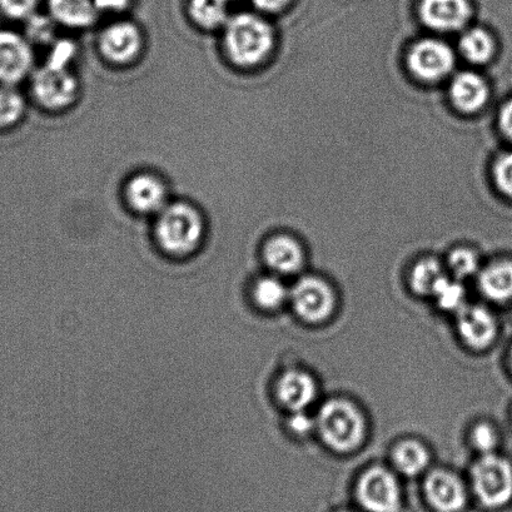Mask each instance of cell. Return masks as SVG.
<instances>
[{
	"mask_svg": "<svg viewBox=\"0 0 512 512\" xmlns=\"http://www.w3.org/2000/svg\"><path fill=\"white\" fill-rule=\"evenodd\" d=\"M156 240L163 252L187 257L200 247L205 225L200 212L187 203H171L158 213Z\"/></svg>",
	"mask_w": 512,
	"mask_h": 512,
	"instance_id": "obj_1",
	"label": "cell"
},
{
	"mask_svg": "<svg viewBox=\"0 0 512 512\" xmlns=\"http://www.w3.org/2000/svg\"><path fill=\"white\" fill-rule=\"evenodd\" d=\"M273 46V33L265 19L252 13H241L228 19L225 47L228 57L241 67L261 63Z\"/></svg>",
	"mask_w": 512,
	"mask_h": 512,
	"instance_id": "obj_2",
	"label": "cell"
},
{
	"mask_svg": "<svg viewBox=\"0 0 512 512\" xmlns=\"http://www.w3.org/2000/svg\"><path fill=\"white\" fill-rule=\"evenodd\" d=\"M316 429L330 449L346 454L362 444L366 425L364 416L352 402L335 399L321 407Z\"/></svg>",
	"mask_w": 512,
	"mask_h": 512,
	"instance_id": "obj_3",
	"label": "cell"
},
{
	"mask_svg": "<svg viewBox=\"0 0 512 512\" xmlns=\"http://www.w3.org/2000/svg\"><path fill=\"white\" fill-rule=\"evenodd\" d=\"M471 480L482 505L496 509L512 500V462L505 457L482 455L472 466Z\"/></svg>",
	"mask_w": 512,
	"mask_h": 512,
	"instance_id": "obj_4",
	"label": "cell"
},
{
	"mask_svg": "<svg viewBox=\"0 0 512 512\" xmlns=\"http://www.w3.org/2000/svg\"><path fill=\"white\" fill-rule=\"evenodd\" d=\"M360 504L369 512H399L402 491L399 480L384 467H372L357 485Z\"/></svg>",
	"mask_w": 512,
	"mask_h": 512,
	"instance_id": "obj_5",
	"label": "cell"
},
{
	"mask_svg": "<svg viewBox=\"0 0 512 512\" xmlns=\"http://www.w3.org/2000/svg\"><path fill=\"white\" fill-rule=\"evenodd\" d=\"M78 83L67 66L48 62L33 78V93L37 101L49 109H62L77 97Z\"/></svg>",
	"mask_w": 512,
	"mask_h": 512,
	"instance_id": "obj_6",
	"label": "cell"
},
{
	"mask_svg": "<svg viewBox=\"0 0 512 512\" xmlns=\"http://www.w3.org/2000/svg\"><path fill=\"white\" fill-rule=\"evenodd\" d=\"M293 308L303 321L320 323L332 315L335 295L328 283L317 277H303L290 291Z\"/></svg>",
	"mask_w": 512,
	"mask_h": 512,
	"instance_id": "obj_7",
	"label": "cell"
},
{
	"mask_svg": "<svg viewBox=\"0 0 512 512\" xmlns=\"http://www.w3.org/2000/svg\"><path fill=\"white\" fill-rule=\"evenodd\" d=\"M454 64L455 57L450 47L437 39L416 43L409 54L411 72L422 81H439L452 71Z\"/></svg>",
	"mask_w": 512,
	"mask_h": 512,
	"instance_id": "obj_8",
	"label": "cell"
},
{
	"mask_svg": "<svg viewBox=\"0 0 512 512\" xmlns=\"http://www.w3.org/2000/svg\"><path fill=\"white\" fill-rule=\"evenodd\" d=\"M456 326L462 341L475 350H484L497 336L496 318L484 306L472 305L457 311Z\"/></svg>",
	"mask_w": 512,
	"mask_h": 512,
	"instance_id": "obj_9",
	"label": "cell"
},
{
	"mask_svg": "<svg viewBox=\"0 0 512 512\" xmlns=\"http://www.w3.org/2000/svg\"><path fill=\"white\" fill-rule=\"evenodd\" d=\"M142 48V36L131 22H118L107 27L99 38V49L113 63H129L138 57Z\"/></svg>",
	"mask_w": 512,
	"mask_h": 512,
	"instance_id": "obj_10",
	"label": "cell"
},
{
	"mask_svg": "<svg viewBox=\"0 0 512 512\" xmlns=\"http://www.w3.org/2000/svg\"><path fill=\"white\" fill-rule=\"evenodd\" d=\"M425 495L439 512H459L467 501L465 485L456 475L446 470H435L425 480Z\"/></svg>",
	"mask_w": 512,
	"mask_h": 512,
	"instance_id": "obj_11",
	"label": "cell"
},
{
	"mask_svg": "<svg viewBox=\"0 0 512 512\" xmlns=\"http://www.w3.org/2000/svg\"><path fill=\"white\" fill-rule=\"evenodd\" d=\"M419 9L422 22L439 32L465 27L472 14L469 0H421Z\"/></svg>",
	"mask_w": 512,
	"mask_h": 512,
	"instance_id": "obj_12",
	"label": "cell"
},
{
	"mask_svg": "<svg viewBox=\"0 0 512 512\" xmlns=\"http://www.w3.org/2000/svg\"><path fill=\"white\" fill-rule=\"evenodd\" d=\"M33 66V53L26 39L13 32H0V81H22Z\"/></svg>",
	"mask_w": 512,
	"mask_h": 512,
	"instance_id": "obj_13",
	"label": "cell"
},
{
	"mask_svg": "<svg viewBox=\"0 0 512 512\" xmlns=\"http://www.w3.org/2000/svg\"><path fill=\"white\" fill-rule=\"evenodd\" d=\"M276 395L291 412L305 411L316 399V382L305 371L290 370L278 379Z\"/></svg>",
	"mask_w": 512,
	"mask_h": 512,
	"instance_id": "obj_14",
	"label": "cell"
},
{
	"mask_svg": "<svg viewBox=\"0 0 512 512\" xmlns=\"http://www.w3.org/2000/svg\"><path fill=\"white\" fill-rule=\"evenodd\" d=\"M126 196L129 205L139 213H159L167 206V190L156 176L142 173L128 182Z\"/></svg>",
	"mask_w": 512,
	"mask_h": 512,
	"instance_id": "obj_15",
	"label": "cell"
},
{
	"mask_svg": "<svg viewBox=\"0 0 512 512\" xmlns=\"http://www.w3.org/2000/svg\"><path fill=\"white\" fill-rule=\"evenodd\" d=\"M263 260L278 275H292L303 265L302 248L291 237L276 236L263 247Z\"/></svg>",
	"mask_w": 512,
	"mask_h": 512,
	"instance_id": "obj_16",
	"label": "cell"
},
{
	"mask_svg": "<svg viewBox=\"0 0 512 512\" xmlns=\"http://www.w3.org/2000/svg\"><path fill=\"white\" fill-rule=\"evenodd\" d=\"M450 96L452 103L462 112L472 113L485 106L489 97L484 79L475 73L464 72L457 74L451 83Z\"/></svg>",
	"mask_w": 512,
	"mask_h": 512,
	"instance_id": "obj_17",
	"label": "cell"
},
{
	"mask_svg": "<svg viewBox=\"0 0 512 512\" xmlns=\"http://www.w3.org/2000/svg\"><path fill=\"white\" fill-rule=\"evenodd\" d=\"M54 21L71 28L92 26L101 12L97 0H48Z\"/></svg>",
	"mask_w": 512,
	"mask_h": 512,
	"instance_id": "obj_18",
	"label": "cell"
},
{
	"mask_svg": "<svg viewBox=\"0 0 512 512\" xmlns=\"http://www.w3.org/2000/svg\"><path fill=\"white\" fill-rule=\"evenodd\" d=\"M479 287L487 300L496 303L512 302V261L491 263L480 273Z\"/></svg>",
	"mask_w": 512,
	"mask_h": 512,
	"instance_id": "obj_19",
	"label": "cell"
},
{
	"mask_svg": "<svg viewBox=\"0 0 512 512\" xmlns=\"http://www.w3.org/2000/svg\"><path fill=\"white\" fill-rule=\"evenodd\" d=\"M392 460L397 470L406 476H416L430 464L429 451L420 442L407 440L395 447Z\"/></svg>",
	"mask_w": 512,
	"mask_h": 512,
	"instance_id": "obj_20",
	"label": "cell"
},
{
	"mask_svg": "<svg viewBox=\"0 0 512 512\" xmlns=\"http://www.w3.org/2000/svg\"><path fill=\"white\" fill-rule=\"evenodd\" d=\"M253 303L262 311H275L290 297L285 285L276 276H263L253 282L251 288Z\"/></svg>",
	"mask_w": 512,
	"mask_h": 512,
	"instance_id": "obj_21",
	"label": "cell"
},
{
	"mask_svg": "<svg viewBox=\"0 0 512 512\" xmlns=\"http://www.w3.org/2000/svg\"><path fill=\"white\" fill-rule=\"evenodd\" d=\"M228 0H191L190 14L198 26L216 29L228 22Z\"/></svg>",
	"mask_w": 512,
	"mask_h": 512,
	"instance_id": "obj_22",
	"label": "cell"
},
{
	"mask_svg": "<svg viewBox=\"0 0 512 512\" xmlns=\"http://www.w3.org/2000/svg\"><path fill=\"white\" fill-rule=\"evenodd\" d=\"M446 277L444 270L436 260H422L411 272L410 283L412 290L420 296L434 295L437 286Z\"/></svg>",
	"mask_w": 512,
	"mask_h": 512,
	"instance_id": "obj_23",
	"label": "cell"
},
{
	"mask_svg": "<svg viewBox=\"0 0 512 512\" xmlns=\"http://www.w3.org/2000/svg\"><path fill=\"white\" fill-rule=\"evenodd\" d=\"M460 51L471 63H486L494 54V41L484 29H470L461 38Z\"/></svg>",
	"mask_w": 512,
	"mask_h": 512,
	"instance_id": "obj_24",
	"label": "cell"
},
{
	"mask_svg": "<svg viewBox=\"0 0 512 512\" xmlns=\"http://www.w3.org/2000/svg\"><path fill=\"white\" fill-rule=\"evenodd\" d=\"M432 297L435 298L437 305L442 310L457 312L460 308L465 306V288L461 285L460 281L450 280L445 277L437 286L436 291Z\"/></svg>",
	"mask_w": 512,
	"mask_h": 512,
	"instance_id": "obj_25",
	"label": "cell"
},
{
	"mask_svg": "<svg viewBox=\"0 0 512 512\" xmlns=\"http://www.w3.org/2000/svg\"><path fill=\"white\" fill-rule=\"evenodd\" d=\"M24 112V99L16 89L0 88V127L12 126Z\"/></svg>",
	"mask_w": 512,
	"mask_h": 512,
	"instance_id": "obj_26",
	"label": "cell"
},
{
	"mask_svg": "<svg viewBox=\"0 0 512 512\" xmlns=\"http://www.w3.org/2000/svg\"><path fill=\"white\" fill-rule=\"evenodd\" d=\"M479 257L469 248H457L449 256V267L457 280L474 276L479 271Z\"/></svg>",
	"mask_w": 512,
	"mask_h": 512,
	"instance_id": "obj_27",
	"label": "cell"
},
{
	"mask_svg": "<svg viewBox=\"0 0 512 512\" xmlns=\"http://www.w3.org/2000/svg\"><path fill=\"white\" fill-rule=\"evenodd\" d=\"M472 444L482 455L495 454L497 446H499V434L494 426L482 422L476 425L471 434Z\"/></svg>",
	"mask_w": 512,
	"mask_h": 512,
	"instance_id": "obj_28",
	"label": "cell"
},
{
	"mask_svg": "<svg viewBox=\"0 0 512 512\" xmlns=\"http://www.w3.org/2000/svg\"><path fill=\"white\" fill-rule=\"evenodd\" d=\"M494 177L502 193L512 198V153H507L496 162Z\"/></svg>",
	"mask_w": 512,
	"mask_h": 512,
	"instance_id": "obj_29",
	"label": "cell"
},
{
	"mask_svg": "<svg viewBox=\"0 0 512 512\" xmlns=\"http://www.w3.org/2000/svg\"><path fill=\"white\" fill-rule=\"evenodd\" d=\"M39 0H0V8L7 16L16 19H29L33 17Z\"/></svg>",
	"mask_w": 512,
	"mask_h": 512,
	"instance_id": "obj_30",
	"label": "cell"
},
{
	"mask_svg": "<svg viewBox=\"0 0 512 512\" xmlns=\"http://www.w3.org/2000/svg\"><path fill=\"white\" fill-rule=\"evenodd\" d=\"M288 427H290L293 434L306 436L313 429H316V419L313 420L305 411L292 412L290 420H288Z\"/></svg>",
	"mask_w": 512,
	"mask_h": 512,
	"instance_id": "obj_31",
	"label": "cell"
},
{
	"mask_svg": "<svg viewBox=\"0 0 512 512\" xmlns=\"http://www.w3.org/2000/svg\"><path fill=\"white\" fill-rule=\"evenodd\" d=\"M31 33L33 37L39 39V41H46V39L52 37V29L49 26L48 19H36L31 18Z\"/></svg>",
	"mask_w": 512,
	"mask_h": 512,
	"instance_id": "obj_32",
	"label": "cell"
},
{
	"mask_svg": "<svg viewBox=\"0 0 512 512\" xmlns=\"http://www.w3.org/2000/svg\"><path fill=\"white\" fill-rule=\"evenodd\" d=\"M129 2L131 0H97L101 14L123 12L129 6Z\"/></svg>",
	"mask_w": 512,
	"mask_h": 512,
	"instance_id": "obj_33",
	"label": "cell"
},
{
	"mask_svg": "<svg viewBox=\"0 0 512 512\" xmlns=\"http://www.w3.org/2000/svg\"><path fill=\"white\" fill-rule=\"evenodd\" d=\"M253 6L263 12H278L285 8L291 0H251Z\"/></svg>",
	"mask_w": 512,
	"mask_h": 512,
	"instance_id": "obj_34",
	"label": "cell"
},
{
	"mask_svg": "<svg viewBox=\"0 0 512 512\" xmlns=\"http://www.w3.org/2000/svg\"><path fill=\"white\" fill-rule=\"evenodd\" d=\"M500 127L512 141V101L505 104L500 114Z\"/></svg>",
	"mask_w": 512,
	"mask_h": 512,
	"instance_id": "obj_35",
	"label": "cell"
},
{
	"mask_svg": "<svg viewBox=\"0 0 512 512\" xmlns=\"http://www.w3.org/2000/svg\"><path fill=\"white\" fill-rule=\"evenodd\" d=\"M509 360H510V367H511V371H512V345H511V349H510Z\"/></svg>",
	"mask_w": 512,
	"mask_h": 512,
	"instance_id": "obj_36",
	"label": "cell"
},
{
	"mask_svg": "<svg viewBox=\"0 0 512 512\" xmlns=\"http://www.w3.org/2000/svg\"><path fill=\"white\" fill-rule=\"evenodd\" d=\"M511 317H512V302H511Z\"/></svg>",
	"mask_w": 512,
	"mask_h": 512,
	"instance_id": "obj_37",
	"label": "cell"
},
{
	"mask_svg": "<svg viewBox=\"0 0 512 512\" xmlns=\"http://www.w3.org/2000/svg\"><path fill=\"white\" fill-rule=\"evenodd\" d=\"M341 512H351V511H341Z\"/></svg>",
	"mask_w": 512,
	"mask_h": 512,
	"instance_id": "obj_38",
	"label": "cell"
},
{
	"mask_svg": "<svg viewBox=\"0 0 512 512\" xmlns=\"http://www.w3.org/2000/svg\"><path fill=\"white\" fill-rule=\"evenodd\" d=\"M228 2H231V0H228Z\"/></svg>",
	"mask_w": 512,
	"mask_h": 512,
	"instance_id": "obj_39",
	"label": "cell"
}]
</instances>
